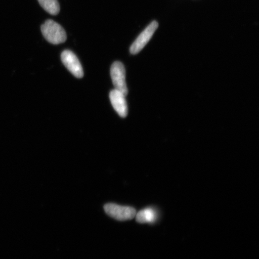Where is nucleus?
Returning <instances> with one entry per match:
<instances>
[{
    "label": "nucleus",
    "mask_w": 259,
    "mask_h": 259,
    "mask_svg": "<svg viewBox=\"0 0 259 259\" xmlns=\"http://www.w3.org/2000/svg\"><path fill=\"white\" fill-rule=\"evenodd\" d=\"M42 34L50 43L58 45L64 43L67 39L66 32L57 22L49 19L41 25Z\"/></svg>",
    "instance_id": "f257e3e1"
},
{
    "label": "nucleus",
    "mask_w": 259,
    "mask_h": 259,
    "mask_svg": "<svg viewBox=\"0 0 259 259\" xmlns=\"http://www.w3.org/2000/svg\"><path fill=\"white\" fill-rule=\"evenodd\" d=\"M104 209L107 214L118 221L134 219L137 213L132 207L120 206L115 203L106 204Z\"/></svg>",
    "instance_id": "f03ea898"
},
{
    "label": "nucleus",
    "mask_w": 259,
    "mask_h": 259,
    "mask_svg": "<svg viewBox=\"0 0 259 259\" xmlns=\"http://www.w3.org/2000/svg\"><path fill=\"white\" fill-rule=\"evenodd\" d=\"M111 75L115 89L127 95L128 89L125 82V70L124 65L119 61H116L112 65Z\"/></svg>",
    "instance_id": "7ed1b4c3"
},
{
    "label": "nucleus",
    "mask_w": 259,
    "mask_h": 259,
    "mask_svg": "<svg viewBox=\"0 0 259 259\" xmlns=\"http://www.w3.org/2000/svg\"><path fill=\"white\" fill-rule=\"evenodd\" d=\"M158 27L157 21H154L148 26L145 30L141 32L137 39L132 45L131 47V53L133 55L137 54L141 52L150 40L156 31Z\"/></svg>",
    "instance_id": "20e7f679"
},
{
    "label": "nucleus",
    "mask_w": 259,
    "mask_h": 259,
    "mask_svg": "<svg viewBox=\"0 0 259 259\" xmlns=\"http://www.w3.org/2000/svg\"><path fill=\"white\" fill-rule=\"evenodd\" d=\"M61 61L67 69L77 78H82L83 71L78 58L73 52L65 50L61 54Z\"/></svg>",
    "instance_id": "39448f33"
},
{
    "label": "nucleus",
    "mask_w": 259,
    "mask_h": 259,
    "mask_svg": "<svg viewBox=\"0 0 259 259\" xmlns=\"http://www.w3.org/2000/svg\"><path fill=\"white\" fill-rule=\"evenodd\" d=\"M109 97L113 109L121 117L125 118L128 114V107L124 94L114 89L110 93Z\"/></svg>",
    "instance_id": "423d86ee"
},
{
    "label": "nucleus",
    "mask_w": 259,
    "mask_h": 259,
    "mask_svg": "<svg viewBox=\"0 0 259 259\" xmlns=\"http://www.w3.org/2000/svg\"><path fill=\"white\" fill-rule=\"evenodd\" d=\"M135 217L138 223H152L156 220L157 213L153 208H147L140 210Z\"/></svg>",
    "instance_id": "0eeeda50"
},
{
    "label": "nucleus",
    "mask_w": 259,
    "mask_h": 259,
    "mask_svg": "<svg viewBox=\"0 0 259 259\" xmlns=\"http://www.w3.org/2000/svg\"><path fill=\"white\" fill-rule=\"evenodd\" d=\"M41 7L53 15H56L60 12V5L58 0H38Z\"/></svg>",
    "instance_id": "6e6552de"
}]
</instances>
